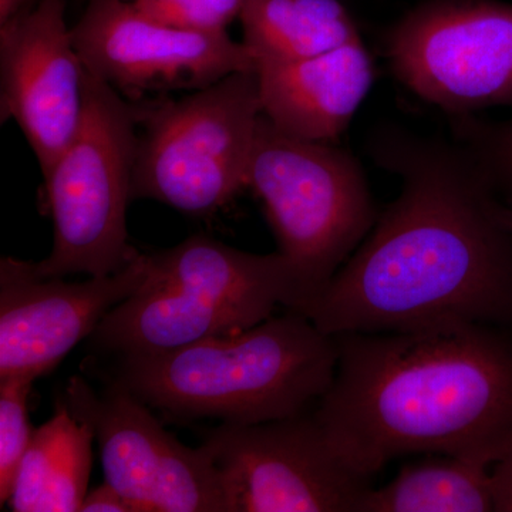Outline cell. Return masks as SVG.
Listing matches in <instances>:
<instances>
[{
    "label": "cell",
    "instance_id": "7402d4cb",
    "mask_svg": "<svg viewBox=\"0 0 512 512\" xmlns=\"http://www.w3.org/2000/svg\"><path fill=\"white\" fill-rule=\"evenodd\" d=\"M494 512H512V450L493 467Z\"/></svg>",
    "mask_w": 512,
    "mask_h": 512
},
{
    "label": "cell",
    "instance_id": "277c9868",
    "mask_svg": "<svg viewBox=\"0 0 512 512\" xmlns=\"http://www.w3.org/2000/svg\"><path fill=\"white\" fill-rule=\"evenodd\" d=\"M143 285L97 326L94 355L165 352L237 335L291 309L295 281L279 254H252L207 235L147 254Z\"/></svg>",
    "mask_w": 512,
    "mask_h": 512
},
{
    "label": "cell",
    "instance_id": "44dd1931",
    "mask_svg": "<svg viewBox=\"0 0 512 512\" xmlns=\"http://www.w3.org/2000/svg\"><path fill=\"white\" fill-rule=\"evenodd\" d=\"M83 512H133V508L109 483L104 481L103 485L94 488L84 497L82 508Z\"/></svg>",
    "mask_w": 512,
    "mask_h": 512
},
{
    "label": "cell",
    "instance_id": "ba28073f",
    "mask_svg": "<svg viewBox=\"0 0 512 512\" xmlns=\"http://www.w3.org/2000/svg\"><path fill=\"white\" fill-rule=\"evenodd\" d=\"M386 55L406 89L451 116L512 107V3L427 0L389 30Z\"/></svg>",
    "mask_w": 512,
    "mask_h": 512
},
{
    "label": "cell",
    "instance_id": "5b68a950",
    "mask_svg": "<svg viewBox=\"0 0 512 512\" xmlns=\"http://www.w3.org/2000/svg\"><path fill=\"white\" fill-rule=\"evenodd\" d=\"M247 188L291 266L295 301L285 311L301 315L375 227L365 173L348 151L289 136L262 114Z\"/></svg>",
    "mask_w": 512,
    "mask_h": 512
},
{
    "label": "cell",
    "instance_id": "8fae6325",
    "mask_svg": "<svg viewBox=\"0 0 512 512\" xmlns=\"http://www.w3.org/2000/svg\"><path fill=\"white\" fill-rule=\"evenodd\" d=\"M72 35L86 69L133 103L194 92L255 70L247 47L228 32L171 28L124 0H87Z\"/></svg>",
    "mask_w": 512,
    "mask_h": 512
},
{
    "label": "cell",
    "instance_id": "6da1fadb",
    "mask_svg": "<svg viewBox=\"0 0 512 512\" xmlns=\"http://www.w3.org/2000/svg\"><path fill=\"white\" fill-rule=\"evenodd\" d=\"M402 190L301 315L330 336L467 322L512 329V205L460 144L383 131Z\"/></svg>",
    "mask_w": 512,
    "mask_h": 512
},
{
    "label": "cell",
    "instance_id": "52a82bcc",
    "mask_svg": "<svg viewBox=\"0 0 512 512\" xmlns=\"http://www.w3.org/2000/svg\"><path fill=\"white\" fill-rule=\"evenodd\" d=\"M140 104L133 200L210 217L247 188L262 116L255 70L229 74L178 99Z\"/></svg>",
    "mask_w": 512,
    "mask_h": 512
},
{
    "label": "cell",
    "instance_id": "9a60e30c",
    "mask_svg": "<svg viewBox=\"0 0 512 512\" xmlns=\"http://www.w3.org/2000/svg\"><path fill=\"white\" fill-rule=\"evenodd\" d=\"M94 434L60 397L55 413L35 429L8 501L15 512L82 508L92 471Z\"/></svg>",
    "mask_w": 512,
    "mask_h": 512
},
{
    "label": "cell",
    "instance_id": "30bf717a",
    "mask_svg": "<svg viewBox=\"0 0 512 512\" xmlns=\"http://www.w3.org/2000/svg\"><path fill=\"white\" fill-rule=\"evenodd\" d=\"M62 399L92 429L106 483L133 512H228L220 471L204 446H184L130 390L70 377Z\"/></svg>",
    "mask_w": 512,
    "mask_h": 512
},
{
    "label": "cell",
    "instance_id": "603a6c76",
    "mask_svg": "<svg viewBox=\"0 0 512 512\" xmlns=\"http://www.w3.org/2000/svg\"><path fill=\"white\" fill-rule=\"evenodd\" d=\"M39 0H0V25L32 9Z\"/></svg>",
    "mask_w": 512,
    "mask_h": 512
},
{
    "label": "cell",
    "instance_id": "d6986e66",
    "mask_svg": "<svg viewBox=\"0 0 512 512\" xmlns=\"http://www.w3.org/2000/svg\"><path fill=\"white\" fill-rule=\"evenodd\" d=\"M453 128L456 143L474 158L495 190L512 205V119L485 123L473 116H458Z\"/></svg>",
    "mask_w": 512,
    "mask_h": 512
},
{
    "label": "cell",
    "instance_id": "ffe728a7",
    "mask_svg": "<svg viewBox=\"0 0 512 512\" xmlns=\"http://www.w3.org/2000/svg\"><path fill=\"white\" fill-rule=\"evenodd\" d=\"M151 20L192 32L222 33L239 19L245 0H124Z\"/></svg>",
    "mask_w": 512,
    "mask_h": 512
},
{
    "label": "cell",
    "instance_id": "4fadbf2b",
    "mask_svg": "<svg viewBox=\"0 0 512 512\" xmlns=\"http://www.w3.org/2000/svg\"><path fill=\"white\" fill-rule=\"evenodd\" d=\"M84 84L64 0H39L0 25V117L16 121L42 175L79 130Z\"/></svg>",
    "mask_w": 512,
    "mask_h": 512
},
{
    "label": "cell",
    "instance_id": "7c38bea8",
    "mask_svg": "<svg viewBox=\"0 0 512 512\" xmlns=\"http://www.w3.org/2000/svg\"><path fill=\"white\" fill-rule=\"evenodd\" d=\"M147 254L116 274L66 282L43 276L35 262L0 259V379L36 380L53 372L64 357L117 305L143 285Z\"/></svg>",
    "mask_w": 512,
    "mask_h": 512
},
{
    "label": "cell",
    "instance_id": "e0dca14e",
    "mask_svg": "<svg viewBox=\"0 0 512 512\" xmlns=\"http://www.w3.org/2000/svg\"><path fill=\"white\" fill-rule=\"evenodd\" d=\"M493 467L481 458L429 454L373 485L359 512H494Z\"/></svg>",
    "mask_w": 512,
    "mask_h": 512
},
{
    "label": "cell",
    "instance_id": "ac0fdd59",
    "mask_svg": "<svg viewBox=\"0 0 512 512\" xmlns=\"http://www.w3.org/2000/svg\"><path fill=\"white\" fill-rule=\"evenodd\" d=\"M35 380L0 379V504H8L16 474L35 429L29 421V396Z\"/></svg>",
    "mask_w": 512,
    "mask_h": 512
},
{
    "label": "cell",
    "instance_id": "3957f363",
    "mask_svg": "<svg viewBox=\"0 0 512 512\" xmlns=\"http://www.w3.org/2000/svg\"><path fill=\"white\" fill-rule=\"evenodd\" d=\"M107 380L173 423L256 424L311 412L338 365L335 336L285 311L237 335L111 356Z\"/></svg>",
    "mask_w": 512,
    "mask_h": 512
},
{
    "label": "cell",
    "instance_id": "5bb4252c",
    "mask_svg": "<svg viewBox=\"0 0 512 512\" xmlns=\"http://www.w3.org/2000/svg\"><path fill=\"white\" fill-rule=\"evenodd\" d=\"M262 114L292 137L333 143L346 130L375 82L362 37L332 52L255 67Z\"/></svg>",
    "mask_w": 512,
    "mask_h": 512
},
{
    "label": "cell",
    "instance_id": "2e32d148",
    "mask_svg": "<svg viewBox=\"0 0 512 512\" xmlns=\"http://www.w3.org/2000/svg\"><path fill=\"white\" fill-rule=\"evenodd\" d=\"M239 20L255 67L301 62L360 39L340 0H245Z\"/></svg>",
    "mask_w": 512,
    "mask_h": 512
},
{
    "label": "cell",
    "instance_id": "8992f818",
    "mask_svg": "<svg viewBox=\"0 0 512 512\" xmlns=\"http://www.w3.org/2000/svg\"><path fill=\"white\" fill-rule=\"evenodd\" d=\"M141 104L124 99L86 69L84 110L76 136L43 175L53 248L35 262L43 276L116 274L136 258L128 242Z\"/></svg>",
    "mask_w": 512,
    "mask_h": 512
},
{
    "label": "cell",
    "instance_id": "7a4b0ae2",
    "mask_svg": "<svg viewBox=\"0 0 512 512\" xmlns=\"http://www.w3.org/2000/svg\"><path fill=\"white\" fill-rule=\"evenodd\" d=\"M338 365L313 413L350 466L396 458L498 463L512 450V329L450 322L335 336Z\"/></svg>",
    "mask_w": 512,
    "mask_h": 512
},
{
    "label": "cell",
    "instance_id": "9c48e42d",
    "mask_svg": "<svg viewBox=\"0 0 512 512\" xmlns=\"http://www.w3.org/2000/svg\"><path fill=\"white\" fill-rule=\"evenodd\" d=\"M228 512H359L375 485L350 466L313 410L205 431Z\"/></svg>",
    "mask_w": 512,
    "mask_h": 512
}]
</instances>
